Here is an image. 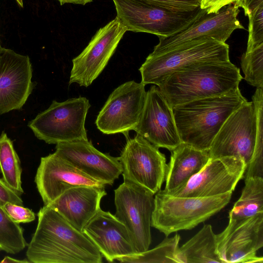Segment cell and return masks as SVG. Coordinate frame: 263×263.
Returning <instances> with one entry per match:
<instances>
[{
	"mask_svg": "<svg viewBox=\"0 0 263 263\" xmlns=\"http://www.w3.org/2000/svg\"><path fill=\"white\" fill-rule=\"evenodd\" d=\"M38 222L26 251L33 263H101L97 247L48 205L41 208Z\"/></svg>",
	"mask_w": 263,
	"mask_h": 263,
	"instance_id": "cell-1",
	"label": "cell"
},
{
	"mask_svg": "<svg viewBox=\"0 0 263 263\" xmlns=\"http://www.w3.org/2000/svg\"><path fill=\"white\" fill-rule=\"evenodd\" d=\"M240 69L230 60L201 63L177 71L158 87L171 107L239 88Z\"/></svg>",
	"mask_w": 263,
	"mask_h": 263,
	"instance_id": "cell-2",
	"label": "cell"
},
{
	"mask_svg": "<svg viewBox=\"0 0 263 263\" xmlns=\"http://www.w3.org/2000/svg\"><path fill=\"white\" fill-rule=\"evenodd\" d=\"M247 100L239 88L224 95L192 101L174 107L181 142L209 150L229 116Z\"/></svg>",
	"mask_w": 263,
	"mask_h": 263,
	"instance_id": "cell-3",
	"label": "cell"
},
{
	"mask_svg": "<svg viewBox=\"0 0 263 263\" xmlns=\"http://www.w3.org/2000/svg\"><path fill=\"white\" fill-rule=\"evenodd\" d=\"M232 194L203 198L176 197L160 190L155 196L151 226L166 237L173 232L192 229L224 208Z\"/></svg>",
	"mask_w": 263,
	"mask_h": 263,
	"instance_id": "cell-4",
	"label": "cell"
},
{
	"mask_svg": "<svg viewBox=\"0 0 263 263\" xmlns=\"http://www.w3.org/2000/svg\"><path fill=\"white\" fill-rule=\"evenodd\" d=\"M228 60L229 46L226 43L200 39L165 52L150 53L139 68L141 82L158 86L172 73L190 66Z\"/></svg>",
	"mask_w": 263,
	"mask_h": 263,
	"instance_id": "cell-5",
	"label": "cell"
},
{
	"mask_svg": "<svg viewBox=\"0 0 263 263\" xmlns=\"http://www.w3.org/2000/svg\"><path fill=\"white\" fill-rule=\"evenodd\" d=\"M117 17L127 31L166 37L185 29L205 11L200 6L187 12L168 10L149 0H112Z\"/></svg>",
	"mask_w": 263,
	"mask_h": 263,
	"instance_id": "cell-6",
	"label": "cell"
},
{
	"mask_svg": "<svg viewBox=\"0 0 263 263\" xmlns=\"http://www.w3.org/2000/svg\"><path fill=\"white\" fill-rule=\"evenodd\" d=\"M90 106L84 97L60 102L54 100L28 126L37 138L48 144L87 140L85 123Z\"/></svg>",
	"mask_w": 263,
	"mask_h": 263,
	"instance_id": "cell-7",
	"label": "cell"
},
{
	"mask_svg": "<svg viewBox=\"0 0 263 263\" xmlns=\"http://www.w3.org/2000/svg\"><path fill=\"white\" fill-rule=\"evenodd\" d=\"M115 216L128 230L137 253L148 250L155 197L148 189L124 180L115 191Z\"/></svg>",
	"mask_w": 263,
	"mask_h": 263,
	"instance_id": "cell-8",
	"label": "cell"
},
{
	"mask_svg": "<svg viewBox=\"0 0 263 263\" xmlns=\"http://www.w3.org/2000/svg\"><path fill=\"white\" fill-rule=\"evenodd\" d=\"M126 143L119 157L124 180L143 186L154 194L161 190L168 165L159 148L142 136L126 137Z\"/></svg>",
	"mask_w": 263,
	"mask_h": 263,
	"instance_id": "cell-9",
	"label": "cell"
},
{
	"mask_svg": "<svg viewBox=\"0 0 263 263\" xmlns=\"http://www.w3.org/2000/svg\"><path fill=\"white\" fill-rule=\"evenodd\" d=\"M145 86L132 80L114 89L97 116L98 129L106 135L122 133L128 137L142 114L146 96Z\"/></svg>",
	"mask_w": 263,
	"mask_h": 263,
	"instance_id": "cell-10",
	"label": "cell"
},
{
	"mask_svg": "<svg viewBox=\"0 0 263 263\" xmlns=\"http://www.w3.org/2000/svg\"><path fill=\"white\" fill-rule=\"evenodd\" d=\"M255 137L254 106L252 101H247L222 125L209 149L210 158L238 157L247 166L253 154Z\"/></svg>",
	"mask_w": 263,
	"mask_h": 263,
	"instance_id": "cell-11",
	"label": "cell"
},
{
	"mask_svg": "<svg viewBox=\"0 0 263 263\" xmlns=\"http://www.w3.org/2000/svg\"><path fill=\"white\" fill-rule=\"evenodd\" d=\"M246 166L242 159L235 157L210 159L183 186L168 194L203 198L232 193L239 181L243 178Z\"/></svg>",
	"mask_w": 263,
	"mask_h": 263,
	"instance_id": "cell-12",
	"label": "cell"
},
{
	"mask_svg": "<svg viewBox=\"0 0 263 263\" xmlns=\"http://www.w3.org/2000/svg\"><path fill=\"white\" fill-rule=\"evenodd\" d=\"M126 31L117 17L100 28L82 52L72 59L69 85H90L105 68Z\"/></svg>",
	"mask_w": 263,
	"mask_h": 263,
	"instance_id": "cell-13",
	"label": "cell"
},
{
	"mask_svg": "<svg viewBox=\"0 0 263 263\" xmlns=\"http://www.w3.org/2000/svg\"><path fill=\"white\" fill-rule=\"evenodd\" d=\"M239 12L234 4L223 7L217 13L205 11L185 29L168 36H159V42L152 53L165 52L202 38L226 43L235 30L245 29L237 18Z\"/></svg>",
	"mask_w": 263,
	"mask_h": 263,
	"instance_id": "cell-14",
	"label": "cell"
},
{
	"mask_svg": "<svg viewBox=\"0 0 263 263\" xmlns=\"http://www.w3.org/2000/svg\"><path fill=\"white\" fill-rule=\"evenodd\" d=\"M217 251L223 263L263 262L256 255L263 246V213L236 221H229L216 234Z\"/></svg>",
	"mask_w": 263,
	"mask_h": 263,
	"instance_id": "cell-15",
	"label": "cell"
},
{
	"mask_svg": "<svg viewBox=\"0 0 263 263\" xmlns=\"http://www.w3.org/2000/svg\"><path fill=\"white\" fill-rule=\"evenodd\" d=\"M135 131L155 146L171 152L181 143L173 109L155 85L146 91L144 106Z\"/></svg>",
	"mask_w": 263,
	"mask_h": 263,
	"instance_id": "cell-16",
	"label": "cell"
},
{
	"mask_svg": "<svg viewBox=\"0 0 263 263\" xmlns=\"http://www.w3.org/2000/svg\"><path fill=\"white\" fill-rule=\"evenodd\" d=\"M28 55L0 46V115L19 109L33 90Z\"/></svg>",
	"mask_w": 263,
	"mask_h": 263,
	"instance_id": "cell-17",
	"label": "cell"
},
{
	"mask_svg": "<svg viewBox=\"0 0 263 263\" xmlns=\"http://www.w3.org/2000/svg\"><path fill=\"white\" fill-rule=\"evenodd\" d=\"M34 182L44 205L73 187L106 185L83 173L55 152L41 158Z\"/></svg>",
	"mask_w": 263,
	"mask_h": 263,
	"instance_id": "cell-18",
	"label": "cell"
},
{
	"mask_svg": "<svg viewBox=\"0 0 263 263\" xmlns=\"http://www.w3.org/2000/svg\"><path fill=\"white\" fill-rule=\"evenodd\" d=\"M55 153L91 178L111 185L122 174L119 157L96 149L88 140L56 144Z\"/></svg>",
	"mask_w": 263,
	"mask_h": 263,
	"instance_id": "cell-19",
	"label": "cell"
},
{
	"mask_svg": "<svg viewBox=\"0 0 263 263\" xmlns=\"http://www.w3.org/2000/svg\"><path fill=\"white\" fill-rule=\"evenodd\" d=\"M82 232L108 262L137 253L125 225L110 212L100 209Z\"/></svg>",
	"mask_w": 263,
	"mask_h": 263,
	"instance_id": "cell-20",
	"label": "cell"
},
{
	"mask_svg": "<svg viewBox=\"0 0 263 263\" xmlns=\"http://www.w3.org/2000/svg\"><path fill=\"white\" fill-rule=\"evenodd\" d=\"M105 187L81 185L70 188L48 205L72 226L82 232L89 220L101 209Z\"/></svg>",
	"mask_w": 263,
	"mask_h": 263,
	"instance_id": "cell-21",
	"label": "cell"
},
{
	"mask_svg": "<svg viewBox=\"0 0 263 263\" xmlns=\"http://www.w3.org/2000/svg\"><path fill=\"white\" fill-rule=\"evenodd\" d=\"M209 150H201L181 142L172 151L164 192L170 193L183 186L210 160Z\"/></svg>",
	"mask_w": 263,
	"mask_h": 263,
	"instance_id": "cell-22",
	"label": "cell"
},
{
	"mask_svg": "<svg viewBox=\"0 0 263 263\" xmlns=\"http://www.w3.org/2000/svg\"><path fill=\"white\" fill-rule=\"evenodd\" d=\"M178 263H223L217 251L216 234L210 224H204L192 238L179 247Z\"/></svg>",
	"mask_w": 263,
	"mask_h": 263,
	"instance_id": "cell-23",
	"label": "cell"
},
{
	"mask_svg": "<svg viewBox=\"0 0 263 263\" xmlns=\"http://www.w3.org/2000/svg\"><path fill=\"white\" fill-rule=\"evenodd\" d=\"M241 196L229 213V221L242 220L263 213V178L245 179Z\"/></svg>",
	"mask_w": 263,
	"mask_h": 263,
	"instance_id": "cell-24",
	"label": "cell"
},
{
	"mask_svg": "<svg viewBox=\"0 0 263 263\" xmlns=\"http://www.w3.org/2000/svg\"><path fill=\"white\" fill-rule=\"evenodd\" d=\"M0 170L3 180L19 194H23L21 161L12 141L4 132L0 136Z\"/></svg>",
	"mask_w": 263,
	"mask_h": 263,
	"instance_id": "cell-25",
	"label": "cell"
},
{
	"mask_svg": "<svg viewBox=\"0 0 263 263\" xmlns=\"http://www.w3.org/2000/svg\"><path fill=\"white\" fill-rule=\"evenodd\" d=\"M256 118V137L253 154L243 178H263V88H257L252 97Z\"/></svg>",
	"mask_w": 263,
	"mask_h": 263,
	"instance_id": "cell-26",
	"label": "cell"
},
{
	"mask_svg": "<svg viewBox=\"0 0 263 263\" xmlns=\"http://www.w3.org/2000/svg\"><path fill=\"white\" fill-rule=\"evenodd\" d=\"M180 235L165 238L161 243L151 250L135 253L131 256L117 259L121 262L132 263H178L176 254L179 248Z\"/></svg>",
	"mask_w": 263,
	"mask_h": 263,
	"instance_id": "cell-27",
	"label": "cell"
},
{
	"mask_svg": "<svg viewBox=\"0 0 263 263\" xmlns=\"http://www.w3.org/2000/svg\"><path fill=\"white\" fill-rule=\"evenodd\" d=\"M27 246L23 229L10 218L0 205V251L16 254Z\"/></svg>",
	"mask_w": 263,
	"mask_h": 263,
	"instance_id": "cell-28",
	"label": "cell"
},
{
	"mask_svg": "<svg viewBox=\"0 0 263 263\" xmlns=\"http://www.w3.org/2000/svg\"><path fill=\"white\" fill-rule=\"evenodd\" d=\"M241 66L245 80L253 86L263 88V44L246 52L241 59Z\"/></svg>",
	"mask_w": 263,
	"mask_h": 263,
	"instance_id": "cell-29",
	"label": "cell"
},
{
	"mask_svg": "<svg viewBox=\"0 0 263 263\" xmlns=\"http://www.w3.org/2000/svg\"><path fill=\"white\" fill-rule=\"evenodd\" d=\"M249 18V37L246 52L263 44V4L253 10Z\"/></svg>",
	"mask_w": 263,
	"mask_h": 263,
	"instance_id": "cell-30",
	"label": "cell"
},
{
	"mask_svg": "<svg viewBox=\"0 0 263 263\" xmlns=\"http://www.w3.org/2000/svg\"><path fill=\"white\" fill-rule=\"evenodd\" d=\"M2 206L10 218L18 224L29 223L35 219V213L23 205L7 202Z\"/></svg>",
	"mask_w": 263,
	"mask_h": 263,
	"instance_id": "cell-31",
	"label": "cell"
},
{
	"mask_svg": "<svg viewBox=\"0 0 263 263\" xmlns=\"http://www.w3.org/2000/svg\"><path fill=\"white\" fill-rule=\"evenodd\" d=\"M173 11L187 12L200 6L201 0H149Z\"/></svg>",
	"mask_w": 263,
	"mask_h": 263,
	"instance_id": "cell-32",
	"label": "cell"
},
{
	"mask_svg": "<svg viewBox=\"0 0 263 263\" xmlns=\"http://www.w3.org/2000/svg\"><path fill=\"white\" fill-rule=\"evenodd\" d=\"M20 195L11 189L3 179L0 178V205L1 206L7 202L23 205V201Z\"/></svg>",
	"mask_w": 263,
	"mask_h": 263,
	"instance_id": "cell-33",
	"label": "cell"
},
{
	"mask_svg": "<svg viewBox=\"0 0 263 263\" xmlns=\"http://www.w3.org/2000/svg\"><path fill=\"white\" fill-rule=\"evenodd\" d=\"M239 0H201L200 8L205 9L208 13H217L222 8L234 4Z\"/></svg>",
	"mask_w": 263,
	"mask_h": 263,
	"instance_id": "cell-34",
	"label": "cell"
},
{
	"mask_svg": "<svg viewBox=\"0 0 263 263\" xmlns=\"http://www.w3.org/2000/svg\"><path fill=\"white\" fill-rule=\"evenodd\" d=\"M263 0H239L234 3L238 8L243 9L245 15H248L251 11L261 4Z\"/></svg>",
	"mask_w": 263,
	"mask_h": 263,
	"instance_id": "cell-35",
	"label": "cell"
},
{
	"mask_svg": "<svg viewBox=\"0 0 263 263\" xmlns=\"http://www.w3.org/2000/svg\"><path fill=\"white\" fill-rule=\"evenodd\" d=\"M61 5L65 4H74L85 5L87 3L91 2L93 0H57Z\"/></svg>",
	"mask_w": 263,
	"mask_h": 263,
	"instance_id": "cell-36",
	"label": "cell"
},
{
	"mask_svg": "<svg viewBox=\"0 0 263 263\" xmlns=\"http://www.w3.org/2000/svg\"><path fill=\"white\" fill-rule=\"evenodd\" d=\"M1 263H7V262H16V263H28L30 262L27 259H15L10 256H5L2 261H0Z\"/></svg>",
	"mask_w": 263,
	"mask_h": 263,
	"instance_id": "cell-37",
	"label": "cell"
},
{
	"mask_svg": "<svg viewBox=\"0 0 263 263\" xmlns=\"http://www.w3.org/2000/svg\"><path fill=\"white\" fill-rule=\"evenodd\" d=\"M16 2H17L18 4L21 7H23V0H16Z\"/></svg>",
	"mask_w": 263,
	"mask_h": 263,
	"instance_id": "cell-38",
	"label": "cell"
}]
</instances>
